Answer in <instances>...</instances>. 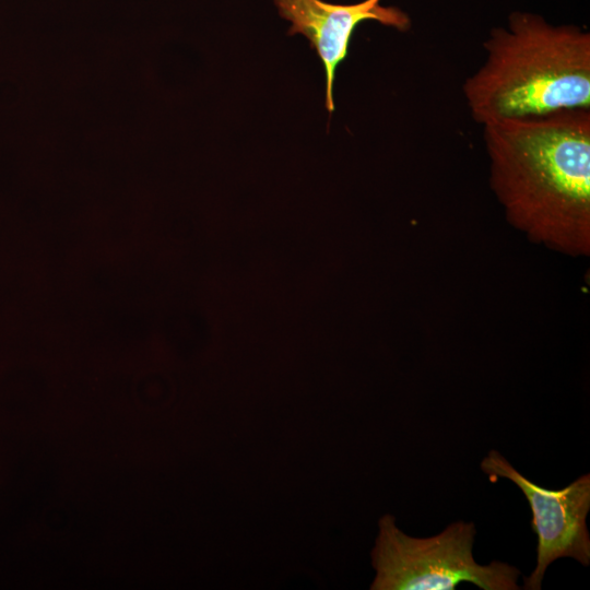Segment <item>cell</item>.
<instances>
[{
	"instance_id": "cell-1",
	"label": "cell",
	"mask_w": 590,
	"mask_h": 590,
	"mask_svg": "<svg viewBox=\"0 0 590 590\" xmlns=\"http://www.w3.org/2000/svg\"><path fill=\"white\" fill-rule=\"evenodd\" d=\"M489 186L507 221L531 241L590 253V109L482 126Z\"/></svg>"
},
{
	"instance_id": "cell-2",
	"label": "cell",
	"mask_w": 590,
	"mask_h": 590,
	"mask_svg": "<svg viewBox=\"0 0 590 590\" xmlns=\"http://www.w3.org/2000/svg\"><path fill=\"white\" fill-rule=\"evenodd\" d=\"M483 49V63L462 86L477 123L590 109L589 32L517 11L489 32Z\"/></svg>"
},
{
	"instance_id": "cell-3",
	"label": "cell",
	"mask_w": 590,
	"mask_h": 590,
	"mask_svg": "<svg viewBox=\"0 0 590 590\" xmlns=\"http://www.w3.org/2000/svg\"><path fill=\"white\" fill-rule=\"evenodd\" d=\"M371 551L373 590H455L471 582L482 590H518L520 570L505 562H475L473 522L457 521L440 533L414 538L385 515Z\"/></svg>"
},
{
	"instance_id": "cell-4",
	"label": "cell",
	"mask_w": 590,
	"mask_h": 590,
	"mask_svg": "<svg viewBox=\"0 0 590 590\" xmlns=\"http://www.w3.org/2000/svg\"><path fill=\"white\" fill-rule=\"evenodd\" d=\"M480 467L493 480L503 477L515 483L530 505L531 527L538 536L536 566L524 577V589H541L547 567L562 557L589 566L590 474L579 476L560 489H548L527 479L497 450H491Z\"/></svg>"
},
{
	"instance_id": "cell-5",
	"label": "cell",
	"mask_w": 590,
	"mask_h": 590,
	"mask_svg": "<svg viewBox=\"0 0 590 590\" xmlns=\"http://www.w3.org/2000/svg\"><path fill=\"white\" fill-rule=\"evenodd\" d=\"M279 14L290 21L288 35L302 34L322 61L326 75V107L334 110L333 83L338 66L346 58L356 26L367 20L398 31L410 28V17L396 7H382L380 0L355 4H333L322 0H274Z\"/></svg>"
}]
</instances>
